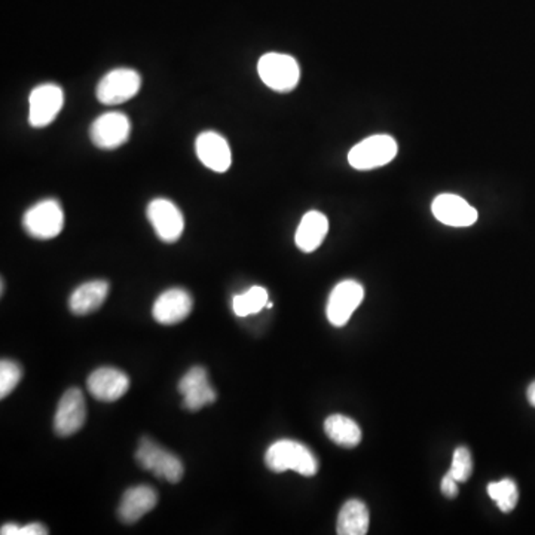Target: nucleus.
Returning a JSON list of instances; mask_svg holds the SVG:
<instances>
[{
    "mask_svg": "<svg viewBox=\"0 0 535 535\" xmlns=\"http://www.w3.org/2000/svg\"><path fill=\"white\" fill-rule=\"evenodd\" d=\"M265 464L275 473L292 471L302 476H314L319 471V461L308 446L294 441H278L268 448Z\"/></svg>",
    "mask_w": 535,
    "mask_h": 535,
    "instance_id": "nucleus-1",
    "label": "nucleus"
},
{
    "mask_svg": "<svg viewBox=\"0 0 535 535\" xmlns=\"http://www.w3.org/2000/svg\"><path fill=\"white\" fill-rule=\"evenodd\" d=\"M23 226L30 237L36 240H53L64 228V212L57 200L39 201L30 207L23 217Z\"/></svg>",
    "mask_w": 535,
    "mask_h": 535,
    "instance_id": "nucleus-2",
    "label": "nucleus"
},
{
    "mask_svg": "<svg viewBox=\"0 0 535 535\" xmlns=\"http://www.w3.org/2000/svg\"><path fill=\"white\" fill-rule=\"evenodd\" d=\"M258 72L262 82L278 93L294 90L301 78L298 62L287 54L268 53L262 55Z\"/></svg>",
    "mask_w": 535,
    "mask_h": 535,
    "instance_id": "nucleus-3",
    "label": "nucleus"
},
{
    "mask_svg": "<svg viewBox=\"0 0 535 535\" xmlns=\"http://www.w3.org/2000/svg\"><path fill=\"white\" fill-rule=\"evenodd\" d=\"M135 460L144 471H152L156 478L165 479L167 482L177 483L183 478L184 467L176 455L163 450L149 438L140 441Z\"/></svg>",
    "mask_w": 535,
    "mask_h": 535,
    "instance_id": "nucleus-4",
    "label": "nucleus"
},
{
    "mask_svg": "<svg viewBox=\"0 0 535 535\" xmlns=\"http://www.w3.org/2000/svg\"><path fill=\"white\" fill-rule=\"evenodd\" d=\"M397 155V142L391 135L376 134L362 140L348 154V163L356 170H372L391 163Z\"/></svg>",
    "mask_w": 535,
    "mask_h": 535,
    "instance_id": "nucleus-5",
    "label": "nucleus"
},
{
    "mask_svg": "<svg viewBox=\"0 0 535 535\" xmlns=\"http://www.w3.org/2000/svg\"><path fill=\"white\" fill-rule=\"evenodd\" d=\"M140 86L142 79L135 70L119 67L103 76L102 81L98 82L95 95L102 104L114 106L139 94Z\"/></svg>",
    "mask_w": 535,
    "mask_h": 535,
    "instance_id": "nucleus-6",
    "label": "nucleus"
},
{
    "mask_svg": "<svg viewBox=\"0 0 535 535\" xmlns=\"http://www.w3.org/2000/svg\"><path fill=\"white\" fill-rule=\"evenodd\" d=\"M64 104V91L55 84H42L29 95V123L33 128H45L53 124Z\"/></svg>",
    "mask_w": 535,
    "mask_h": 535,
    "instance_id": "nucleus-7",
    "label": "nucleus"
},
{
    "mask_svg": "<svg viewBox=\"0 0 535 535\" xmlns=\"http://www.w3.org/2000/svg\"><path fill=\"white\" fill-rule=\"evenodd\" d=\"M147 219L163 243H176L184 229V217L173 201L156 198L147 205Z\"/></svg>",
    "mask_w": 535,
    "mask_h": 535,
    "instance_id": "nucleus-8",
    "label": "nucleus"
},
{
    "mask_svg": "<svg viewBox=\"0 0 535 535\" xmlns=\"http://www.w3.org/2000/svg\"><path fill=\"white\" fill-rule=\"evenodd\" d=\"M131 124L127 114L121 112H107L95 119L90 128L91 140L98 149L112 151L127 144Z\"/></svg>",
    "mask_w": 535,
    "mask_h": 535,
    "instance_id": "nucleus-9",
    "label": "nucleus"
},
{
    "mask_svg": "<svg viewBox=\"0 0 535 535\" xmlns=\"http://www.w3.org/2000/svg\"><path fill=\"white\" fill-rule=\"evenodd\" d=\"M363 298L364 289L360 282L354 280L340 282L327 301V319L333 326H345Z\"/></svg>",
    "mask_w": 535,
    "mask_h": 535,
    "instance_id": "nucleus-10",
    "label": "nucleus"
},
{
    "mask_svg": "<svg viewBox=\"0 0 535 535\" xmlns=\"http://www.w3.org/2000/svg\"><path fill=\"white\" fill-rule=\"evenodd\" d=\"M86 420L85 397L79 389H69L63 394L54 418V430L58 436L67 438L78 433Z\"/></svg>",
    "mask_w": 535,
    "mask_h": 535,
    "instance_id": "nucleus-11",
    "label": "nucleus"
},
{
    "mask_svg": "<svg viewBox=\"0 0 535 535\" xmlns=\"http://www.w3.org/2000/svg\"><path fill=\"white\" fill-rule=\"evenodd\" d=\"M198 160L214 173H226L233 163L228 140L214 131H204L195 140Z\"/></svg>",
    "mask_w": 535,
    "mask_h": 535,
    "instance_id": "nucleus-12",
    "label": "nucleus"
},
{
    "mask_svg": "<svg viewBox=\"0 0 535 535\" xmlns=\"http://www.w3.org/2000/svg\"><path fill=\"white\" fill-rule=\"evenodd\" d=\"M434 217L441 223L454 228H467L478 221V212L464 198L452 193H441L431 205Z\"/></svg>",
    "mask_w": 535,
    "mask_h": 535,
    "instance_id": "nucleus-13",
    "label": "nucleus"
},
{
    "mask_svg": "<svg viewBox=\"0 0 535 535\" xmlns=\"http://www.w3.org/2000/svg\"><path fill=\"white\" fill-rule=\"evenodd\" d=\"M179 391L183 396L184 408L193 412L216 401L217 394L209 384L207 371L201 366H195L184 373L179 382Z\"/></svg>",
    "mask_w": 535,
    "mask_h": 535,
    "instance_id": "nucleus-14",
    "label": "nucleus"
},
{
    "mask_svg": "<svg viewBox=\"0 0 535 535\" xmlns=\"http://www.w3.org/2000/svg\"><path fill=\"white\" fill-rule=\"evenodd\" d=\"M91 396L100 401H116L130 389L127 373L114 368H100L86 381Z\"/></svg>",
    "mask_w": 535,
    "mask_h": 535,
    "instance_id": "nucleus-15",
    "label": "nucleus"
},
{
    "mask_svg": "<svg viewBox=\"0 0 535 535\" xmlns=\"http://www.w3.org/2000/svg\"><path fill=\"white\" fill-rule=\"evenodd\" d=\"M193 311V298L183 289H170L156 299L152 308L154 319L163 326L183 322Z\"/></svg>",
    "mask_w": 535,
    "mask_h": 535,
    "instance_id": "nucleus-16",
    "label": "nucleus"
},
{
    "mask_svg": "<svg viewBox=\"0 0 535 535\" xmlns=\"http://www.w3.org/2000/svg\"><path fill=\"white\" fill-rule=\"evenodd\" d=\"M158 495L155 490L147 485L130 488L123 495L119 504L118 516L124 523H135L142 520L146 513L155 509Z\"/></svg>",
    "mask_w": 535,
    "mask_h": 535,
    "instance_id": "nucleus-17",
    "label": "nucleus"
},
{
    "mask_svg": "<svg viewBox=\"0 0 535 535\" xmlns=\"http://www.w3.org/2000/svg\"><path fill=\"white\" fill-rule=\"evenodd\" d=\"M329 233V221L323 213L308 212L299 223L298 231L294 235V242L299 250L305 253H312L319 249L324 238Z\"/></svg>",
    "mask_w": 535,
    "mask_h": 535,
    "instance_id": "nucleus-18",
    "label": "nucleus"
},
{
    "mask_svg": "<svg viewBox=\"0 0 535 535\" xmlns=\"http://www.w3.org/2000/svg\"><path fill=\"white\" fill-rule=\"evenodd\" d=\"M109 293V282L104 280L84 282L72 293L69 308L74 315H86L102 307Z\"/></svg>",
    "mask_w": 535,
    "mask_h": 535,
    "instance_id": "nucleus-19",
    "label": "nucleus"
},
{
    "mask_svg": "<svg viewBox=\"0 0 535 535\" xmlns=\"http://www.w3.org/2000/svg\"><path fill=\"white\" fill-rule=\"evenodd\" d=\"M369 530V511L359 500L343 504L338 516L336 531L340 535H364Z\"/></svg>",
    "mask_w": 535,
    "mask_h": 535,
    "instance_id": "nucleus-20",
    "label": "nucleus"
},
{
    "mask_svg": "<svg viewBox=\"0 0 535 535\" xmlns=\"http://www.w3.org/2000/svg\"><path fill=\"white\" fill-rule=\"evenodd\" d=\"M324 431L327 438L343 448H354L362 441V430L357 422L340 413L327 418L324 422Z\"/></svg>",
    "mask_w": 535,
    "mask_h": 535,
    "instance_id": "nucleus-21",
    "label": "nucleus"
},
{
    "mask_svg": "<svg viewBox=\"0 0 535 535\" xmlns=\"http://www.w3.org/2000/svg\"><path fill=\"white\" fill-rule=\"evenodd\" d=\"M268 303V292L261 286H254L245 293L237 294L233 299V310L237 317L256 314Z\"/></svg>",
    "mask_w": 535,
    "mask_h": 535,
    "instance_id": "nucleus-22",
    "label": "nucleus"
},
{
    "mask_svg": "<svg viewBox=\"0 0 535 535\" xmlns=\"http://www.w3.org/2000/svg\"><path fill=\"white\" fill-rule=\"evenodd\" d=\"M488 494L495 503L499 504V509L503 513H510L520 500V490L511 479H503L500 482L490 483Z\"/></svg>",
    "mask_w": 535,
    "mask_h": 535,
    "instance_id": "nucleus-23",
    "label": "nucleus"
},
{
    "mask_svg": "<svg viewBox=\"0 0 535 535\" xmlns=\"http://www.w3.org/2000/svg\"><path fill=\"white\" fill-rule=\"evenodd\" d=\"M20 364L15 363L13 360H2L0 362V397L9 396L14 391L16 385L21 381Z\"/></svg>",
    "mask_w": 535,
    "mask_h": 535,
    "instance_id": "nucleus-24",
    "label": "nucleus"
},
{
    "mask_svg": "<svg viewBox=\"0 0 535 535\" xmlns=\"http://www.w3.org/2000/svg\"><path fill=\"white\" fill-rule=\"evenodd\" d=\"M450 473L457 479L458 482H467L471 479L473 473V460H471V452L464 446L455 450Z\"/></svg>",
    "mask_w": 535,
    "mask_h": 535,
    "instance_id": "nucleus-25",
    "label": "nucleus"
},
{
    "mask_svg": "<svg viewBox=\"0 0 535 535\" xmlns=\"http://www.w3.org/2000/svg\"><path fill=\"white\" fill-rule=\"evenodd\" d=\"M2 535H46L48 530H46L42 523H29L25 527L15 525V523H6L2 527Z\"/></svg>",
    "mask_w": 535,
    "mask_h": 535,
    "instance_id": "nucleus-26",
    "label": "nucleus"
},
{
    "mask_svg": "<svg viewBox=\"0 0 535 535\" xmlns=\"http://www.w3.org/2000/svg\"><path fill=\"white\" fill-rule=\"evenodd\" d=\"M458 481L448 471L445 478L441 479V494L445 495L446 499H455L458 495Z\"/></svg>",
    "mask_w": 535,
    "mask_h": 535,
    "instance_id": "nucleus-27",
    "label": "nucleus"
},
{
    "mask_svg": "<svg viewBox=\"0 0 535 535\" xmlns=\"http://www.w3.org/2000/svg\"><path fill=\"white\" fill-rule=\"evenodd\" d=\"M528 401L535 408V382H532L528 389Z\"/></svg>",
    "mask_w": 535,
    "mask_h": 535,
    "instance_id": "nucleus-28",
    "label": "nucleus"
}]
</instances>
